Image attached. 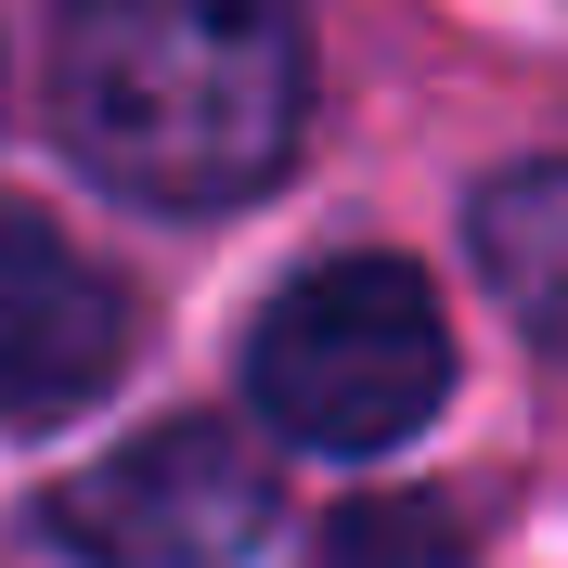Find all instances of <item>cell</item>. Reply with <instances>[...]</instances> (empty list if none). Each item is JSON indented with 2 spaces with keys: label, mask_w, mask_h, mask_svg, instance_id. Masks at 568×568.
Returning a JSON list of instances; mask_svg holds the SVG:
<instances>
[{
  "label": "cell",
  "mask_w": 568,
  "mask_h": 568,
  "mask_svg": "<svg viewBox=\"0 0 568 568\" xmlns=\"http://www.w3.org/2000/svg\"><path fill=\"white\" fill-rule=\"evenodd\" d=\"M52 116L130 207H246L311 130V39L284 0H65Z\"/></svg>",
  "instance_id": "cell-1"
},
{
  "label": "cell",
  "mask_w": 568,
  "mask_h": 568,
  "mask_svg": "<svg viewBox=\"0 0 568 568\" xmlns=\"http://www.w3.org/2000/svg\"><path fill=\"white\" fill-rule=\"evenodd\" d=\"M246 388L297 453H400L453 400V323L414 258H323L258 311Z\"/></svg>",
  "instance_id": "cell-2"
},
{
  "label": "cell",
  "mask_w": 568,
  "mask_h": 568,
  "mask_svg": "<svg viewBox=\"0 0 568 568\" xmlns=\"http://www.w3.org/2000/svg\"><path fill=\"white\" fill-rule=\"evenodd\" d=\"M272 530V465L233 426H142L78 491H52V542L78 568H246Z\"/></svg>",
  "instance_id": "cell-3"
},
{
  "label": "cell",
  "mask_w": 568,
  "mask_h": 568,
  "mask_svg": "<svg viewBox=\"0 0 568 568\" xmlns=\"http://www.w3.org/2000/svg\"><path fill=\"white\" fill-rule=\"evenodd\" d=\"M116 362H130V297L27 194H0V426L91 414L116 388Z\"/></svg>",
  "instance_id": "cell-4"
},
{
  "label": "cell",
  "mask_w": 568,
  "mask_h": 568,
  "mask_svg": "<svg viewBox=\"0 0 568 568\" xmlns=\"http://www.w3.org/2000/svg\"><path fill=\"white\" fill-rule=\"evenodd\" d=\"M478 272L517 323H530V349L568 362V155L542 169H504L478 194Z\"/></svg>",
  "instance_id": "cell-5"
},
{
  "label": "cell",
  "mask_w": 568,
  "mask_h": 568,
  "mask_svg": "<svg viewBox=\"0 0 568 568\" xmlns=\"http://www.w3.org/2000/svg\"><path fill=\"white\" fill-rule=\"evenodd\" d=\"M323 568H453V517L439 504H362L323 530Z\"/></svg>",
  "instance_id": "cell-6"
}]
</instances>
